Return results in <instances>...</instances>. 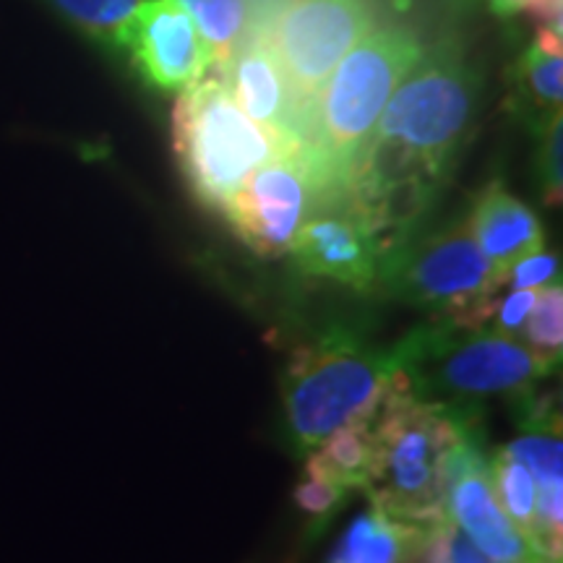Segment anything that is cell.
I'll use <instances>...</instances> for the list:
<instances>
[{
	"mask_svg": "<svg viewBox=\"0 0 563 563\" xmlns=\"http://www.w3.org/2000/svg\"><path fill=\"white\" fill-rule=\"evenodd\" d=\"M488 3L501 19L530 11L534 19V26H551V30H561L563 26L561 21L563 0H488Z\"/></svg>",
	"mask_w": 563,
	"mask_h": 563,
	"instance_id": "cell-27",
	"label": "cell"
},
{
	"mask_svg": "<svg viewBox=\"0 0 563 563\" xmlns=\"http://www.w3.org/2000/svg\"><path fill=\"white\" fill-rule=\"evenodd\" d=\"M394 350L336 327L302 344L282 376L285 441L306 460L336 428L371 418L394 382Z\"/></svg>",
	"mask_w": 563,
	"mask_h": 563,
	"instance_id": "cell-5",
	"label": "cell"
},
{
	"mask_svg": "<svg viewBox=\"0 0 563 563\" xmlns=\"http://www.w3.org/2000/svg\"><path fill=\"white\" fill-rule=\"evenodd\" d=\"M456 3H460V5H473L475 0H456Z\"/></svg>",
	"mask_w": 563,
	"mask_h": 563,
	"instance_id": "cell-29",
	"label": "cell"
},
{
	"mask_svg": "<svg viewBox=\"0 0 563 563\" xmlns=\"http://www.w3.org/2000/svg\"><path fill=\"white\" fill-rule=\"evenodd\" d=\"M514 100L532 129L561 112L563 51H548L532 40L514 66Z\"/></svg>",
	"mask_w": 563,
	"mask_h": 563,
	"instance_id": "cell-16",
	"label": "cell"
},
{
	"mask_svg": "<svg viewBox=\"0 0 563 563\" xmlns=\"http://www.w3.org/2000/svg\"><path fill=\"white\" fill-rule=\"evenodd\" d=\"M534 298H538V290H514L509 295H504V298L496 300V308H493L485 327L501 336L522 340L527 316L532 311Z\"/></svg>",
	"mask_w": 563,
	"mask_h": 563,
	"instance_id": "cell-26",
	"label": "cell"
},
{
	"mask_svg": "<svg viewBox=\"0 0 563 563\" xmlns=\"http://www.w3.org/2000/svg\"><path fill=\"white\" fill-rule=\"evenodd\" d=\"M559 282L561 256L545 249L519 258L504 277V285H509L511 290H543V287L559 285Z\"/></svg>",
	"mask_w": 563,
	"mask_h": 563,
	"instance_id": "cell-25",
	"label": "cell"
},
{
	"mask_svg": "<svg viewBox=\"0 0 563 563\" xmlns=\"http://www.w3.org/2000/svg\"><path fill=\"white\" fill-rule=\"evenodd\" d=\"M443 517L452 519L464 538L493 563H527L532 559L534 551L525 534L509 522L493 496L488 470L464 475L446 490Z\"/></svg>",
	"mask_w": 563,
	"mask_h": 563,
	"instance_id": "cell-14",
	"label": "cell"
},
{
	"mask_svg": "<svg viewBox=\"0 0 563 563\" xmlns=\"http://www.w3.org/2000/svg\"><path fill=\"white\" fill-rule=\"evenodd\" d=\"M506 452L530 470L538 488L563 485V439L561 426L530 428L519 433V439L506 443Z\"/></svg>",
	"mask_w": 563,
	"mask_h": 563,
	"instance_id": "cell-21",
	"label": "cell"
},
{
	"mask_svg": "<svg viewBox=\"0 0 563 563\" xmlns=\"http://www.w3.org/2000/svg\"><path fill=\"white\" fill-rule=\"evenodd\" d=\"M522 342L530 347L540 361L559 368L563 350V292L559 285L538 290L534 306L527 316Z\"/></svg>",
	"mask_w": 563,
	"mask_h": 563,
	"instance_id": "cell-22",
	"label": "cell"
},
{
	"mask_svg": "<svg viewBox=\"0 0 563 563\" xmlns=\"http://www.w3.org/2000/svg\"><path fill=\"white\" fill-rule=\"evenodd\" d=\"M311 186L298 154L279 152L245 180L220 214L245 249L262 258H282L308 220Z\"/></svg>",
	"mask_w": 563,
	"mask_h": 563,
	"instance_id": "cell-9",
	"label": "cell"
},
{
	"mask_svg": "<svg viewBox=\"0 0 563 563\" xmlns=\"http://www.w3.org/2000/svg\"><path fill=\"white\" fill-rule=\"evenodd\" d=\"M376 26L373 0H285L274 19L272 51L292 84L308 136L316 104L340 60ZM308 146V141H306Z\"/></svg>",
	"mask_w": 563,
	"mask_h": 563,
	"instance_id": "cell-8",
	"label": "cell"
},
{
	"mask_svg": "<svg viewBox=\"0 0 563 563\" xmlns=\"http://www.w3.org/2000/svg\"><path fill=\"white\" fill-rule=\"evenodd\" d=\"M178 3L194 19L196 30L207 42L211 68H220L245 32L249 21L245 0H178Z\"/></svg>",
	"mask_w": 563,
	"mask_h": 563,
	"instance_id": "cell-20",
	"label": "cell"
},
{
	"mask_svg": "<svg viewBox=\"0 0 563 563\" xmlns=\"http://www.w3.org/2000/svg\"><path fill=\"white\" fill-rule=\"evenodd\" d=\"M527 563H561V559H551V555H540V553H532V559Z\"/></svg>",
	"mask_w": 563,
	"mask_h": 563,
	"instance_id": "cell-28",
	"label": "cell"
},
{
	"mask_svg": "<svg viewBox=\"0 0 563 563\" xmlns=\"http://www.w3.org/2000/svg\"><path fill=\"white\" fill-rule=\"evenodd\" d=\"M173 152L194 199L220 214L245 180L285 150L245 115L222 76L214 74L178 91Z\"/></svg>",
	"mask_w": 563,
	"mask_h": 563,
	"instance_id": "cell-6",
	"label": "cell"
},
{
	"mask_svg": "<svg viewBox=\"0 0 563 563\" xmlns=\"http://www.w3.org/2000/svg\"><path fill=\"white\" fill-rule=\"evenodd\" d=\"M467 224L501 287L506 272L519 258L545 249V232L538 214L522 199L506 191L501 180L488 183L475 196V207Z\"/></svg>",
	"mask_w": 563,
	"mask_h": 563,
	"instance_id": "cell-13",
	"label": "cell"
},
{
	"mask_svg": "<svg viewBox=\"0 0 563 563\" xmlns=\"http://www.w3.org/2000/svg\"><path fill=\"white\" fill-rule=\"evenodd\" d=\"M394 389L428 405L483 410L485 399H514L538 389L555 371L522 340L488 327L435 319L391 344Z\"/></svg>",
	"mask_w": 563,
	"mask_h": 563,
	"instance_id": "cell-3",
	"label": "cell"
},
{
	"mask_svg": "<svg viewBox=\"0 0 563 563\" xmlns=\"http://www.w3.org/2000/svg\"><path fill=\"white\" fill-rule=\"evenodd\" d=\"M376 290L426 308L439 319L485 327L496 308L498 282L467 220L439 230H412L378 258Z\"/></svg>",
	"mask_w": 563,
	"mask_h": 563,
	"instance_id": "cell-7",
	"label": "cell"
},
{
	"mask_svg": "<svg viewBox=\"0 0 563 563\" xmlns=\"http://www.w3.org/2000/svg\"><path fill=\"white\" fill-rule=\"evenodd\" d=\"M373 454H376V441H373L371 418H365L336 428L306 460L347 490H365L371 481Z\"/></svg>",
	"mask_w": 563,
	"mask_h": 563,
	"instance_id": "cell-18",
	"label": "cell"
},
{
	"mask_svg": "<svg viewBox=\"0 0 563 563\" xmlns=\"http://www.w3.org/2000/svg\"><path fill=\"white\" fill-rule=\"evenodd\" d=\"M217 74L245 115L269 131L282 150L302 159L308 141L306 115L269 42L243 34Z\"/></svg>",
	"mask_w": 563,
	"mask_h": 563,
	"instance_id": "cell-10",
	"label": "cell"
},
{
	"mask_svg": "<svg viewBox=\"0 0 563 563\" xmlns=\"http://www.w3.org/2000/svg\"><path fill=\"white\" fill-rule=\"evenodd\" d=\"M426 525L399 522L371 506L352 519L329 563H410Z\"/></svg>",
	"mask_w": 563,
	"mask_h": 563,
	"instance_id": "cell-15",
	"label": "cell"
},
{
	"mask_svg": "<svg viewBox=\"0 0 563 563\" xmlns=\"http://www.w3.org/2000/svg\"><path fill=\"white\" fill-rule=\"evenodd\" d=\"M350 493L352 490L344 488V485L334 483L329 475H323L313 462L302 460V475L292 490V501L302 511L311 532L321 534L323 527L342 511Z\"/></svg>",
	"mask_w": 563,
	"mask_h": 563,
	"instance_id": "cell-23",
	"label": "cell"
},
{
	"mask_svg": "<svg viewBox=\"0 0 563 563\" xmlns=\"http://www.w3.org/2000/svg\"><path fill=\"white\" fill-rule=\"evenodd\" d=\"M373 454L365 485L371 506L410 525L443 519L441 460L454 443L483 431V410L428 405L394 389L371 415Z\"/></svg>",
	"mask_w": 563,
	"mask_h": 563,
	"instance_id": "cell-4",
	"label": "cell"
},
{
	"mask_svg": "<svg viewBox=\"0 0 563 563\" xmlns=\"http://www.w3.org/2000/svg\"><path fill=\"white\" fill-rule=\"evenodd\" d=\"M287 256L311 277L332 279L363 295L376 290L382 249L347 207L311 211Z\"/></svg>",
	"mask_w": 563,
	"mask_h": 563,
	"instance_id": "cell-12",
	"label": "cell"
},
{
	"mask_svg": "<svg viewBox=\"0 0 563 563\" xmlns=\"http://www.w3.org/2000/svg\"><path fill=\"white\" fill-rule=\"evenodd\" d=\"M477 89L481 79L456 37L422 51L394 89L344 196V207L368 228L382 253L420 228L449 183L473 123Z\"/></svg>",
	"mask_w": 563,
	"mask_h": 563,
	"instance_id": "cell-1",
	"label": "cell"
},
{
	"mask_svg": "<svg viewBox=\"0 0 563 563\" xmlns=\"http://www.w3.org/2000/svg\"><path fill=\"white\" fill-rule=\"evenodd\" d=\"M125 51L141 79L175 95L211 68L207 42L178 0H144L133 13Z\"/></svg>",
	"mask_w": 563,
	"mask_h": 563,
	"instance_id": "cell-11",
	"label": "cell"
},
{
	"mask_svg": "<svg viewBox=\"0 0 563 563\" xmlns=\"http://www.w3.org/2000/svg\"><path fill=\"white\" fill-rule=\"evenodd\" d=\"M488 481L501 511L530 543L534 506H538V483H534L532 473L501 446L496 454H490Z\"/></svg>",
	"mask_w": 563,
	"mask_h": 563,
	"instance_id": "cell-19",
	"label": "cell"
},
{
	"mask_svg": "<svg viewBox=\"0 0 563 563\" xmlns=\"http://www.w3.org/2000/svg\"><path fill=\"white\" fill-rule=\"evenodd\" d=\"M74 32L110 55L125 53L133 13L144 0H42Z\"/></svg>",
	"mask_w": 563,
	"mask_h": 563,
	"instance_id": "cell-17",
	"label": "cell"
},
{
	"mask_svg": "<svg viewBox=\"0 0 563 563\" xmlns=\"http://www.w3.org/2000/svg\"><path fill=\"white\" fill-rule=\"evenodd\" d=\"M534 180L548 207H559L563 194V118L561 112L534 125Z\"/></svg>",
	"mask_w": 563,
	"mask_h": 563,
	"instance_id": "cell-24",
	"label": "cell"
},
{
	"mask_svg": "<svg viewBox=\"0 0 563 563\" xmlns=\"http://www.w3.org/2000/svg\"><path fill=\"white\" fill-rule=\"evenodd\" d=\"M426 51L412 26L378 24L340 60L323 87L302 152L311 211L342 207L378 118ZM308 211V214H311Z\"/></svg>",
	"mask_w": 563,
	"mask_h": 563,
	"instance_id": "cell-2",
	"label": "cell"
}]
</instances>
